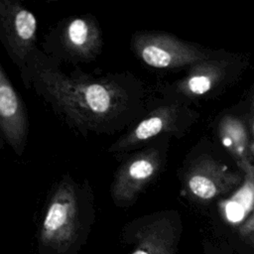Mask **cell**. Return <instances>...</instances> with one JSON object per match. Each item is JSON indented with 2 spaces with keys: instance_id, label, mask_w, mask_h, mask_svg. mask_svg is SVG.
<instances>
[{
  "instance_id": "obj_1",
  "label": "cell",
  "mask_w": 254,
  "mask_h": 254,
  "mask_svg": "<svg viewBox=\"0 0 254 254\" xmlns=\"http://www.w3.org/2000/svg\"><path fill=\"white\" fill-rule=\"evenodd\" d=\"M20 76L26 88L82 136L116 134L141 112V87L127 71L94 75L66 70L55 56L36 48Z\"/></svg>"
},
{
  "instance_id": "obj_2",
  "label": "cell",
  "mask_w": 254,
  "mask_h": 254,
  "mask_svg": "<svg viewBox=\"0 0 254 254\" xmlns=\"http://www.w3.org/2000/svg\"><path fill=\"white\" fill-rule=\"evenodd\" d=\"M93 210V191L88 180L64 174L55 184L40 228L42 245L66 249L77 238Z\"/></svg>"
},
{
  "instance_id": "obj_3",
  "label": "cell",
  "mask_w": 254,
  "mask_h": 254,
  "mask_svg": "<svg viewBox=\"0 0 254 254\" xmlns=\"http://www.w3.org/2000/svg\"><path fill=\"white\" fill-rule=\"evenodd\" d=\"M130 47L141 62L154 68L171 69L209 60L202 50L171 34L157 31L134 33Z\"/></svg>"
},
{
  "instance_id": "obj_4",
  "label": "cell",
  "mask_w": 254,
  "mask_h": 254,
  "mask_svg": "<svg viewBox=\"0 0 254 254\" xmlns=\"http://www.w3.org/2000/svg\"><path fill=\"white\" fill-rule=\"evenodd\" d=\"M163 165V153L147 147L122 158L114 172L110 195L118 207H129L157 177Z\"/></svg>"
},
{
  "instance_id": "obj_5",
  "label": "cell",
  "mask_w": 254,
  "mask_h": 254,
  "mask_svg": "<svg viewBox=\"0 0 254 254\" xmlns=\"http://www.w3.org/2000/svg\"><path fill=\"white\" fill-rule=\"evenodd\" d=\"M182 222L175 211H160L126 225L125 234L135 247L130 254H177Z\"/></svg>"
},
{
  "instance_id": "obj_6",
  "label": "cell",
  "mask_w": 254,
  "mask_h": 254,
  "mask_svg": "<svg viewBox=\"0 0 254 254\" xmlns=\"http://www.w3.org/2000/svg\"><path fill=\"white\" fill-rule=\"evenodd\" d=\"M38 22L33 12L15 0H0V42L19 72L37 48Z\"/></svg>"
},
{
  "instance_id": "obj_7",
  "label": "cell",
  "mask_w": 254,
  "mask_h": 254,
  "mask_svg": "<svg viewBox=\"0 0 254 254\" xmlns=\"http://www.w3.org/2000/svg\"><path fill=\"white\" fill-rule=\"evenodd\" d=\"M29 128L26 106L0 63V135L19 157L26 149Z\"/></svg>"
},
{
  "instance_id": "obj_8",
  "label": "cell",
  "mask_w": 254,
  "mask_h": 254,
  "mask_svg": "<svg viewBox=\"0 0 254 254\" xmlns=\"http://www.w3.org/2000/svg\"><path fill=\"white\" fill-rule=\"evenodd\" d=\"M244 176L231 171L226 165L212 158L196 161L186 176V188L190 194L202 201L211 200L239 187Z\"/></svg>"
},
{
  "instance_id": "obj_9",
  "label": "cell",
  "mask_w": 254,
  "mask_h": 254,
  "mask_svg": "<svg viewBox=\"0 0 254 254\" xmlns=\"http://www.w3.org/2000/svg\"><path fill=\"white\" fill-rule=\"evenodd\" d=\"M60 47L65 57L74 62H91L103 46L100 26L92 15L73 16L60 29Z\"/></svg>"
},
{
  "instance_id": "obj_10",
  "label": "cell",
  "mask_w": 254,
  "mask_h": 254,
  "mask_svg": "<svg viewBox=\"0 0 254 254\" xmlns=\"http://www.w3.org/2000/svg\"><path fill=\"white\" fill-rule=\"evenodd\" d=\"M178 108L175 105H162L153 109L123 135L114 141L107 152L117 158L126 156L149 140L175 129Z\"/></svg>"
},
{
  "instance_id": "obj_11",
  "label": "cell",
  "mask_w": 254,
  "mask_h": 254,
  "mask_svg": "<svg viewBox=\"0 0 254 254\" xmlns=\"http://www.w3.org/2000/svg\"><path fill=\"white\" fill-rule=\"evenodd\" d=\"M237 165L243 172V182L230 198L221 203V208L229 220L242 222L254 207V164L242 162Z\"/></svg>"
},
{
  "instance_id": "obj_12",
  "label": "cell",
  "mask_w": 254,
  "mask_h": 254,
  "mask_svg": "<svg viewBox=\"0 0 254 254\" xmlns=\"http://www.w3.org/2000/svg\"><path fill=\"white\" fill-rule=\"evenodd\" d=\"M224 69L218 62L206 60L193 64L190 73L178 84L188 95H203L210 91L222 78Z\"/></svg>"
},
{
  "instance_id": "obj_13",
  "label": "cell",
  "mask_w": 254,
  "mask_h": 254,
  "mask_svg": "<svg viewBox=\"0 0 254 254\" xmlns=\"http://www.w3.org/2000/svg\"><path fill=\"white\" fill-rule=\"evenodd\" d=\"M218 133L222 145L237 164L242 162L253 163L248 133L239 119L232 116L223 117L219 122Z\"/></svg>"
},
{
  "instance_id": "obj_14",
  "label": "cell",
  "mask_w": 254,
  "mask_h": 254,
  "mask_svg": "<svg viewBox=\"0 0 254 254\" xmlns=\"http://www.w3.org/2000/svg\"><path fill=\"white\" fill-rule=\"evenodd\" d=\"M237 234L247 246L254 250V207L249 215L239 224Z\"/></svg>"
},
{
  "instance_id": "obj_15",
  "label": "cell",
  "mask_w": 254,
  "mask_h": 254,
  "mask_svg": "<svg viewBox=\"0 0 254 254\" xmlns=\"http://www.w3.org/2000/svg\"><path fill=\"white\" fill-rule=\"evenodd\" d=\"M204 254H234L224 246H214L210 243H206L203 246Z\"/></svg>"
},
{
  "instance_id": "obj_16",
  "label": "cell",
  "mask_w": 254,
  "mask_h": 254,
  "mask_svg": "<svg viewBox=\"0 0 254 254\" xmlns=\"http://www.w3.org/2000/svg\"><path fill=\"white\" fill-rule=\"evenodd\" d=\"M254 107V104H253ZM252 142H250V147H251V155L253 159V164H254V114H253V119H252Z\"/></svg>"
},
{
  "instance_id": "obj_17",
  "label": "cell",
  "mask_w": 254,
  "mask_h": 254,
  "mask_svg": "<svg viewBox=\"0 0 254 254\" xmlns=\"http://www.w3.org/2000/svg\"><path fill=\"white\" fill-rule=\"evenodd\" d=\"M5 141L3 140V138L1 137V135H0V150H2V149H4V147H5Z\"/></svg>"
}]
</instances>
